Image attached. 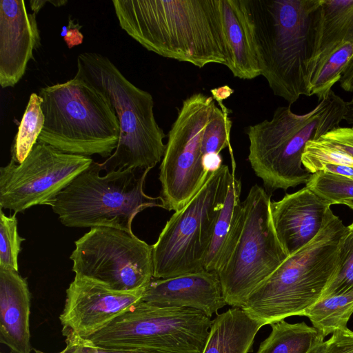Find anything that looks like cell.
Segmentation results:
<instances>
[{"instance_id": "6da1fadb", "label": "cell", "mask_w": 353, "mask_h": 353, "mask_svg": "<svg viewBox=\"0 0 353 353\" xmlns=\"http://www.w3.org/2000/svg\"><path fill=\"white\" fill-rule=\"evenodd\" d=\"M121 29L149 51L200 68L226 65L221 0H113Z\"/></svg>"}, {"instance_id": "7a4b0ae2", "label": "cell", "mask_w": 353, "mask_h": 353, "mask_svg": "<svg viewBox=\"0 0 353 353\" xmlns=\"http://www.w3.org/2000/svg\"><path fill=\"white\" fill-rule=\"evenodd\" d=\"M347 226L328 208L317 235L261 283L242 306L263 325L303 312L319 301L334 276Z\"/></svg>"}, {"instance_id": "3957f363", "label": "cell", "mask_w": 353, "mask_h": 353, "mask_svg": "<svg viewBox=\"0 0 353 353\" xmlns=\"http://www.w3.org/2000/svg\"><path fill=\"white\" fill-rule=\"evenodd\" d=\"M346 112V101L332 90L305 114H295L290 105L281 106L271 119L249 126L248 159L265 189L286 190L306 184L312 174L302 164L306 144L340 127Z\"/></svg>"}, {"instance_id": "277c9868", "label": "cell", "mask_w": 353, "mask_h": 353, "mask_svg": "<svg viewBox=\"0 0 353 353\" xmlns=\"http://www.w3.org/2000/svg\"><path fill=\"white\" fill-rule=\"evenodd\" d=\"M321 0H246L261 75L290 105L308 97L306 63L312 16Z\"/></svg>"}, {"instance_id": "5b68a950", "label": "cell", "mask_w": 353, "mask_h": 353, "mask_svg": "<svg viewBox=\"0 0 353 353\" xmlns=\"http://www.w3.org/2000/svg\"><path fill=\"white\" fill-rule=\"evenodd\" d=\"M43 128L37 142L68 154L109 158L120 136L119 122L109 98L77 76L41 88Z\"/></svg>"}, {"instance_id": "8992f818", "label": "cell", "mask_w": 353, "mask_h": 353, "mask_svg": "<svg viewBox=\"0 0 353 353\" xmlns=\"http://www.w3.org/2000/svg\"><path fill=\"white\" fill-rule=\"evenodd\" d=\"M75 76L109 98L119 122L118 145L101 163L103 170H151L162 160L165 134L155 119L154 101L148 92L135 86L108 57L96 52L78 56Z\"/></svg>"}, {"instance_id": "52a82bcc", "label": "cell", "mask_w": 353, "mask_h": 353, "mask_svg": "<svg viewBox=\"0 0 353 353\" xmlns=\"http://www.w3.org/2000/svg\"><path fill=\"white\" fill-rule=\"evenodd\" d=\"M93 161L56 197L51 207L61 223L71 228L110 227L130 233L135 216L153 207L164 209L162 198L144 192L150 170L118 169L106 172Z\"/></svg>"}, {"instance_id": "ba28073f", "label": "cell", "mask_w": 353, "mask_h": 353, "mask_svg": "<svg viewBox=\"0 0 353 353\" xmlns=\"http://www.w3.org/2000/svg\"><path fill=\"white\" fill-rule=\"evenodd\" d=\"M270 195L254 184L242 201L239 223L216 272L227 305L241 308L248 296L288 257L276 236Z\"/></svg>"}, {"instance_id": "9c48e42d", "label": "cell", "mask_w": 353, "mask_h": 353, "mask_svg": "<svg viewBox=\"0 0 353 353\" xmlns=\"http://www.w3.org/2000/svg\"><path fill=\"white\" fill-rule=\"evenodd\" d=\"M231 176L223 164L166 222L152 246L153 278L166 279L204 270L214 228Z\"/></svg>"}, {"instance_id": "30bf717a", "label": "cell", "mask_w": 353, "mask_h": 353, "mask_svg": "<svg viewBox=\"0 0 353 353\" xmlns=\"http://www.w3.org/2000/svg\"><path fill=\"white\" fill-rule=\"evenodd\" d=\"M212 321L199 310L142 300L86 339L103 347L156 353H202Z\"/></svg>"}, {"instance_id": "8fae6325", "label": "cell", "mask_w": 353, "mask_h": 353, "mask_svg": "<svg viewBox=\"0 0 353 353\" xmlns=\"http://www.w3.org/2000/svg\"><path fill=\"white\" fill-rule=\"evenodd\" d=\"M75 276L118 292L144 290L153 279L152 246L133 233L94 227L74 242Z\"/></svg>"}, {"instance_id": "7c38bea8", "label": "cell", "mask_w": 353, "mask_h": 353, "mask_svg": "<svg viewBox=\"0 0 353 353\" xmlns=\"http://www.w3.org/2000/svg\"><path fill=\"white\" fill-rule=\"evenodd\" d=\"M215 106L212 96L194 93L183 101L172 125L159 176L160 196L168 211L182 209L211 173L203 168L201 145Z\"/></svg>"}, {"instance_id": "4fadbf2b", "label": "cell", "mask_w": 353, "mask_h": 353, "mask_svg": "<svg viewBox=\"0 0 353 353\" xmlns=\"http://www.w3.org/2000/svg\"><path fill=\"white\" fill-rule=\"evenodd\" d=\"M93 162L37 142L21 163L11 158L0 168V207L15 213L37 205L51 206L57 195Z\"/></svg>"}, {"instance_id": "5bb4252c", "label": "cell", "mask_w": 353, "mask_h": 353, "mask_svg": "<svg viewBox=\"0 0 353 353\" xmlns=\"http://www.w3.org/2000/svg\"><path fill=\"white\" fill-rule=\"evenodd\" d=\"M144 290L118 292L74 276L66 290L64 307L59 316L63 335L73 333L83 339L89 338L141 301Z\"/></svg>"}, {"instance_id": "9a60e30c", "label": "cell", "mask_w": 353, "mask_h": 353, "mask_svg": "<svg viewBox=\"0 0 353 353\" xmlns=\"http://www.w3.org/2000/svg\"><path fill=\"white\" fill-rule=\"evenodd\" d=\"M41 44L36 14L23 0L0 1V85L14 87Z\"/></svg>"}, {"instance_id": "2e32d148", "label": "cell", "mask_w": 353, "mask_h": 353, "mask_svg": "<svg viewBox=\"0 0 353 353\" xmlns=\"http://www.w3.org/2000/svg\"><path fill=\"white\" fill-rule=\"evenodd\" d=\"M331 205L307 187L272 201L271 215L278 239L287 256L310 243L319 232Z\"/></svg>"}, {"instance_id": "e0dca14e", "label": "cell", "mask_w": 353, "mask_h": 353, "mask_svg": "<svg viewBox=\"0 0 353 353\" xmlns=\"http://www.w3.org/2000/svg\"><path fill=\"white\" fill-rule=\"evenodd\" d=\"M142 301L161 307H188L211 317L226 304L216 272L202 270L166 279L153 278Z\"/></svg>"}, {"instance_id": "ac0fdd59", "label": "cell", "mask_w": 353, "mask_h": 353, "mask_svg": "<svg viewBox=\"0 0 353 353\" xmlns=\"http://www.w3.org/2000/svg\"><path fill=\"white\" fill-rule=\"evenodd\" d=\"M349 41L353 42V0H321L311 23L306 88L328 57Z\"/></svg>"}, {"instance_id": "d6986e66", "label": "cell", "mask_w": 353, "mask_h": 353, "mask_svg": "<svg viewBox=\"0 0 353 353\" xmlns=\"http://www.w3.org/2000/svg\"><path fill=\"white\" fill-rule=\"evenodd\" d=\"M30 292L19 272L0 268V343L12 353H30Z\"/></svg>"}, {"instance_id": "ffe728a7", "label": "cell", "mask_w": 353, "mask_h": 353, "mask_svg": "<svg viewBox=\"0 0 353 353\" xmlns=\"http://www.w3.org/2000/svg\"><path fill=\"white\" fill-rule=\"evenodd\" d=\"M221 10L228 48L225 66L241 79L260 76L246 0H221Z\"/></svg>"}, {"instance_id": "44dd1931", "label": "cell", "mask_w": 353, "mask_h": 353, "mask_svg": "<svg viewBox=\"0 0 353 353\" xmlns=\"http://www.w3.org/2000/svg\"><path fill=\"white\" fill-rule=\"evenodd\" d=\"M263 324L234 307L212 321L202 353H248Z\"/></svg>"}, {"instance_id": "7402d4cb", "label": "cell", "mask_w": 353, "mask_h": 353, "mask_svg": "<svg viewBox=\"0 0 353 353\" xmlns=\"http://www.w3.org/2000/svg\"><path fill=\"white\" fill-rule=\"evenodd\" d=\"M232 170L226 197L217 218L204 270L217 272L236 234L242 208L241 182Z\"/></svg>"}, {"instance_id": "603a6c76", "label": "cell", "mask_w": 353, "mask_h": 353, "mask_svg": "<svg viewBox=\"0 0 353 353\" xmlns=\"http://www.w3.org/2000/svg\"><path fill=\"white\" fill-rule=\"evenodd\" d=\"M271 327L270 334L256 353H308L324 341L320 332L305 322L290 323L281 320Z\"/></svg>"}, {"instance_id": "cb8c5ba5", "label": "cell", "mask_w": 353, "mask_h": 353, "mask_svg": "<svg viewBox=\"0 0 353 353\" xmlns=\"http://www.w3.org/2000/svg\"><path fill=\"white\" fill-rule=\"evenodd\" d=\"M352 314L353 290L323 298L307 308L302 316H307L325 338L338 329L347 327Z\"/></svg>"}, {"instance_id": "d4e9b609", "label": "cell", "mask_w": 353, "mask_h": 353, "mask_svg": "<svg viewBox=\"0 0 353 353\" xmlns=\"http://www.w3.org/2000/svg\"><path fill=\"white\" fill-rule=\"evenodd\" d=\"M42 101L37 93L30 94L12 148V158L18 163L26 158L43 128L45 117L41 109Z\"/></svg>"}, {"instance_id": "484cf974", "label": "cell", "mask_w": 353, "mask_h": 353, "mask_svg": "<svg viewBox=\"0 0 353 353\" xmlns=\"http://www.w3.org/2000/svg\"><path fill=\"white\" fill-rule=\"evenodd\" d=\"M220 108L214 107L210 121L206 125L203 139L202 152L204 154L219 153L229 147L232 168L235 169V161L230 146V131L232 120L230 117L229 110L223 102H218Z\"/></svg>"}, {"instance_id": "4316f807", "label": "cell", "mask_w": 353, "mask_h": 353, "mask_svg": "<svg viewBox=\"0 0 353 353\" xmlns=\"http://www.w3.org/2000/svg\"><path fill=\"white\" fill-rule=\"evenodd\" d=\"M305 185L331 205L353 199V179L350 177L319 171Z\"/></svg>"}, {"instance_id": "83f0119b", "label": "cell", "mask_w": 353, "mask_h": 353, "mask_svg": "<svg viewBox=\"0 0 353 353\" xmlns=\"http://www.w3.org/2000/svg\"><path fill=\"white\" fill-rule=\"evenodd\" d=\"M353 290V222L342 242L336 272L321 298L341 294Z\"/></svg>"}, {"instance_id": "f1b7e54d", "label": "cell", "mask_w": 353, "mask_h": 353, "mask_svg": "<svg viewBox=\"0 0 353 353\" xmlns=\"http://www.w3.org/2000/svg\"><path fill=\"white\" fill-rule=\"evenodd\" d=\"M16 214L8 216L0 209V268L18 272V255L25 239L18 233Z\"/></svg>"}, {"instance_id": "f546056e", "label": "cell", "mask_w": 353, "mask_h": 353, "mask_svg": "<svg viewBox=\"0 0 353 353\" xmlns=\"http://www.w3.org/2000/svg\"><path fill=\"white\" fill-rule=\"evenodd\" d=\"M303 167L311 174L319 172L325 164H338L353 168V157L320 139L310 140L301 157Z\"/></svg>"}, {"instance_id": "4dcf8cb0", "label": "cell", "mask_w": 353, "mask_h": 353, "mask_svg": "<svg viewBox=\"0 0 353 353\" xmlns=\"http://www.w3.org/2000/svg\"><path fill=\"white\" fill-rule=\"evenodd\" d=\"M319 139L353 157V125L340 126L327 132Z\"/></svg>"}, {"instance_id": "1f68e13d", "label": "cell", "mask_w": 353, "mask_h": 353, "mask_svg": "<svg viewBox=\"0 0 353 353\" xmlns=\"http://www.w3.org/2000/svg\"><path fill=\"white\" fill-rule=\"evenodd\" d=\"M325 353H353V332L347 327L335 330L327 341Z\"/></svg>"}, {"instance_id": "d6a6232c", "label": "cell", "mask_w": 353, "mask_h": 353, "mask_svg": "<svg viewBox=\"0 0 353 353\" xmlns=\"http://www.w3.org/2000/svg\"><path fill=\"white\" fill-rule=\"evenodd\" d=\"M70 334L73 335L78 353H156L144 350H124L99 347L94 345L88 339H83L73 333Z\"/></svg>"}, {"instance_id": "836d02e7", "label": "cell", "mask_w": 353, "mask_h": 353, "mask_svg": "<svg viewBox=\"0 0 353 353\" xmlns=\"http://www.w3.org/2000/svg\"><path fill=\"white\" fill-rule=\"evenodd\" d=\"M79 28H78V23L74 24L72 21L69 22L68 27L64 26L63 28L61 34L63 37L65 41L70 48L81 44L83 41V36L79 31Z\"/></svg>"}, {"instance_id": "e575fe53", "label": "cell", "mask_w": 353, "mask_h": 353, "mask_svg": "<svg viewBox=\"0 0 353 353\" xmlns=\"http://www.w3.org/2000/svg\"><path fill=\"white\" fill-rule=\"evenodd\" d=\"M339 83L343 90L353 92V57L344 68Z\"/></svg>"}, {"instance_id": "d590c367", "label": "cell", "mask_w": 353, "mask_h": 353, "mask_svg": "<svg viewBox=\"0 0 353 353\" xmlns=\"http://www.w3.org/2000/svg\"><path fill=\"white\" fill-rule=\"evenodd\" d=\"M223 159L219 153L206 154L203 156V165L208 172H213L219 170L222 163Z\"/></svg>"}, {"instance_id": "8d00e7d4", "label": "cell", "mask_w": 353, "mask_h": 353, "mask_svg": "<svg viewBox=\"0 0 353 353\" xmlns=\"http://www.w3.org/2000/svg\"><path fill=\"white\" fill-rule=\"evenodd\" d=\"M319 171H323L353 179V168L347 165L325 164L322 165Z\"/></svg>"}, {"instance_id": "74e56055", "label": "cell", "mask_w": 353, "mask_h": 353, "mask_svg": "<svg viewBox=\"0 0 353 353\" xmlns=\"http://www.w3.org/2000/svg\"><path fill=\"white\" fill-rule=\"evenodd\" d=\"M212 97L213 99L218 102H223V100L227 99L234 92L232 90L228 85H223L214 89L210 90Z\"/></svg>"}, {"instance_id": "f35d334b", "label": "cell", "mask_w": 353, "mask_h": 353, "mask_svg": "<svg viewBox=\"0 0 353 353\" xmlns=\"http://www.w3.org/2000/svg\"><path fill=\"white\" fill-rule=\"evenodd\" d=\"M65 348L58 353H78L76 349V345L73 335L70 333L65 335ZM34 353H46L39 350L33 349Z\"/></svg>"}, {"instance_id": "ab89813d", "label": "cell", "mask_w": 353, "mask_h": 353, "mask_svg": "<svg viewBox=\"0 0 353 353\" xmlns=\"http://www.w3.org/2000/svg\"><path fill=\"white\" fill-rule=\"evenodd\" d=\"M49 1H30V8L32 9V11H34V13L37 14V12H39V10H41V8L43 6V5L48 2Z\"/></svg>"}, {"instance_id": "60d3db41", "label": "cell", "mask_w": 353, "mask_h": 353, "mask_svg": "<svg viewBox=\"0 0 353 353\" xmlns=\"http://www.w3.org/2000/svg\"><path fill=\"white\" fill-rule=\"evenodd\" d=\"M327 348V341H323V343L319 344L316 347H314L311 351L308 353H325Z\"/></svg>"}, {"instance_id": "b9f144b4", "label": "cell", "mask_w": 353, "mask_h": 353, "mask_svg": "<svg viewBox=\"0 0 353 353\" xmlns=\"http://www.w3.org/2000/svg\"><path fill=\"white\" fill-rule=\"evenodd\" d=\"M344 205H346L347 207L353 210V199L346 201L344 203Z\"/></svg>"}, {"instance_id": "7bdbcfd3", "label": "cell", "mask_w": 353, "mask_h": 353, "mask_svg": "<svg viewBox=\"0 0 353 353\" xmlns=\"http://www.w3.org/2000/svg\"><path fill=\"white\" fill-rule=\"evenodd\" d=\"M1 353H3V352H1Z\"/></svg>"}]
</instances>
